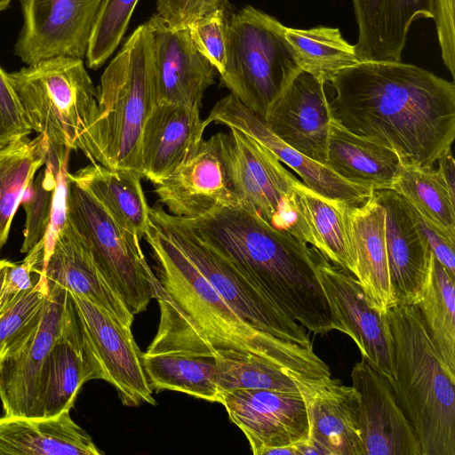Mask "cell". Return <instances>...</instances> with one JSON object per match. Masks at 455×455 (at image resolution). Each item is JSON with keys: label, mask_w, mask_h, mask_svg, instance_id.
<instances>
[{"label": "cell", "mask_w": 455, "mask_h": 455, "mask_svg": "<svg viewBox=\"0 0 455 455\" xmlns=\"http://www.w3.org/2000/svg\"><path fill=\"white\" fill-rule=\"evenodd\" d=\"M331 118L395 151L404 165L432 167L455 139V85L402 61H364L331 80Z\"/></svg>", "instance_id": "cell-1"}, {"label": "cell", "mask_w": 455, "mask_h": 455, "mask_svg": "<svg viewBox=\"0 0 455 455\" xmlns=\"http://www.w3.org/2000/svg\"><path fill=\"white\" fill-rule=\"evenodd\" d=\"M144 237L156 261L160 321L146 353L213 357L222 350L265 357L307 380L331 377L314 352L282 340L246 322L173 240L152 221Z\"/></svg>", "instance_id": "cell-2"}, {"label": "cell", "mask_w": 455, "mask_h": 455, "mask_svg": "<svg viewBox=\"0 0 455 455\" xmlns=\"http://www.w3.org/2000/svg\"><path fill=\"white\" fill-rule=\"evenodd\" d=\"M181 220L307 331L315 334L341 331L307 243L273 228L243 203L197 219Z\"/></svg>", "instance_id": "cell-3"}, {"label": "cell", "mask_w": 455, "mask_h": 455, "mask_svg": "<svg viewBox=\"0 0 455 455\" xmlns=\"http://www.w3.org/2000/svg\"><path fill=\"white\" fill-rule=\"evenodd\" d=\"M394 349L388 379L412 425L421 455H455V376L428 334L416 305L386 313Z\"/></svg>", "instance_id": "cell-4"}, {"label": "cell", "mask_w": 455, "mask_h": 455, "mask_svg": "<svg viewBox=\"0 0 455 455\" xmlns=\"http://www.w3.org/2000/svg\"><path fill=\"white\" fill-rule=\"evenodd\" d=\"M98 116L83 152L92 162L142 177L141 136L156 104L153 36L139 26L106 68L97 87Z\"/></svg>", "instance_id": "cell-5"}, {"label": "cell", "mask_w": 455, "mask_h": 455, "mask_svg": "<svg viewBox=\"0 0 455 455\" xmlns=\"http://www.w3.org/2000/svg\"><path fill=\"white\" fill-rule=\"evenodd\" d=\"M8 76L30 128L53 144L84 152L98 100L83 60L51 58Z\"/></svg>", "instance_id": "cell-6"}, {"label": "cell", "mask_w": 455, "mask_h": 455, "mask_svg": "<svg viewBox=\"0 0 455 455\" xmlns=\"http://www.w3.org/2000/svg\"><path fill=\"white\" fill-rule=\"evenodd\" d=\"M302 71L285 38V26L252 6L231 13L222 84L262 120L273 102Z\"/></svg>", "instance_id": "cell-7"}, {"label": "cell", "mask_w": 455, "mask_h": 455, "mask_svg": "<svg viewBox=\"0 0 455 455\" xmlns=\"http://www.w3.org/2000/svg\"><path fill=\"white\" fill-rule=\"evenodd\" d=\"M67 216L111 287L133 315L156 299L158 280L147 262L140 238L122 228L107 210L68 175Z\"/></svg>", "instance_id": "cell-8"}, {"label": "cell", "mask_w": 455, "mask_h": 455, "mask_svg": "<svg viewBox=\"0 0 455 455\" xmlns=\"http://www.w3.org/2000/svg\"><path fill=\"white\" fill-rule=\"evenodd\" d=\"M149 216L246 322L282 340L313 348L306 328L280 309L181 219L158 205L149 209Z\"/></svg>", "instance_id": "cell-9"}, {"label": "cell", "mask_w": 455, "mask_h": 455, "mask_svg": "<svg viewBox=\"0 0 455 455\" xmlns=\"http://www.w3.org/2000/svg\"><path fill=\"white\" fill-rule=\"evenodd\" d=\"M226 134L228 170L240 203L273 228L310 243L295 192L298 179L271 150L251 136L235 128Z\"/></svg>", "instance_id": "cell-10"}, {"label": "cell", "mask_w": 455, "mask_h": 455, "mask_svg": "<svg viewBox=\"0 0 455 455\" xmlns=\"http://www.w3.org/2000/svg\"><path fill=\"white\" fill-rule=\"evenodd\" d=\"M226 138L218 132L203 140L189 160L153 184L169 214L193 220L240 203L228 170Z\"/></svg>", "instance_id": "cell-11"}, {"label": "cell", "mask_w": 455, "mask_h": 455, "mask_svg": "<svg viewBox=\"0 0 455 455\" xmlns=\"http://www.w3.org/2000/svg\"><path fill=\"white\" fill-rule=\"evenodd\" d=\"M103 0H20L23 27L14 53L28 65L85 56Z\"/></svg>", "instance_id": "cell-12"}, {"label": "cell", "mask_w": 455, "mask_h": 455, "mask_svg": "<svg viewBox=\"0 0 455 455\" xmlns=\"http://www.w3.org/2000/svg\"><path fill=\"white\" fill-rule=\"evenodd\" d=\"M220 403L242 430L254 455H267L273 449L308 439V416L299 391H225Z\"/></svg>", "instance_id": "cell-13"}, {"label": "cell", "mask_w": 455, "mask_h": 455, "mask_svg": "<svg viewBox=\"0 0 455 455\" xmlns=\"http://www.w3.org/2000/svg\"><path fill=\"white\" fill-rule=\"evenodd\" d=\"M69 293L85 338L103 369L105 380L115 387L123 404L156 405L144 370L142 352L132 327L89 299Z\"/></svg>", "instance_id": "cell-14"}, {"label": "cell", "mask_w": 455, "mask_h": 455, "mask_svg": "<svg viewBox=\"0 0 455 455\" xmlns=\"http://www.w3.org/2000/svg\"><path fill=\"white\" fill-rule=\"evenodd\" d=\"M315 272L341 332L356 344L362 359L387 379L394 371V349L385 314L369 303L357 279L331 265L318 251Z\"/></svg>", "instance_id": "cell-15"}, {"label": "cell", "mask_w": 455, "mask_h": 455, "mask_svg": "<svg viewBox=\"0 0 455 455\" xmlns=\"http://www.w3.org/2000/svg\"><path fill=\"white\" fill-rule=\"evenodd\" d=\"M105 380L103 369L81 327L68 291L62 328L41 369L36 393V417L70 411L82 386Z\"/></svg>", "instance_id": "cell-16"}, {"label": "cell", "mask_w": 455, "mask_h": 455, "mask_svg": "<svg viewBox=\"0 0 455 455\" xmlns=\"http://www.w3.org/2000/svg\"><path fill=\"white\" fill-rule=\"evenodd\" d=\"M364 455H421L415 430L389 379L362 359L351 371Z\"/></svg>", "instance_id": "cell-17"}, {"label": "cell", "mask_w": 455, "mask_h": 455, "mask_svg": "<svg viewBox=\"0 0 455 455\" xmlns=\"http://www.w3.org/2000/svg\"><path fill=\"white\" fill-rule=\"evenodd\" d=\"M148 22L153 36L156 103L200 109L205 91L214 84V67L199 52L188 27H172L157 13Z\"/></svg>", "instance_id": "cell-18"}, {"label": "cell", "mask_w": 455, "mask_h": 455, "mask_svg": "<svg viewBox=\"0 0 455 455\" xmlns=\"http://www.w3.org/2000/svg\"><path fill=\"white\" fill-rule=\"evenodd\" d=\"M204 122L206 126L212 123L220 124L251 136L271 150L281 163L293 170L307 188L324 197L360 206L372 193L364 187L344 180L326 165L285 144L259 116L231 93L216 102Z\"/></svg>", "instance_id": "cell-19"}, {"label": "cell", "mask_w": 455, "mask_h": 455, "mask_svg": "<svg viewBox=\"0 0 455 455\" xmlns=\"http://www.w3.org/2000/svg\"><path fill=\"white\" fill-rule=\"evenodd\" d=\"M49 291L40 323L27 342L0 361V400L5 416L36 417L43 364L59 338L68 291L47 280Z\"/></svg>", "instance_id": "cell-20"}, {"label": "cell", "mask_w": 455, "mask_h": 455, "mask_svg": "<svg viewBox=\"0 0 455 455\" xmlns=\"http://www.w3.org/2000/svg\"><path fill=\"white\" fill-rule=\"evenodd\" d=\"M263 121L285 144L325 165L331 115L323 82L300 71Z\"/></svg>", "instance_id": "cell-21"}, {"label": "cell", "mask_w": 455, "mask_h": 455, "mask_svg": "<svg viewBox=\"0 0 455 455\" xmlns=\"http://www.w3.org/2000/svg\"><path fill=\"white\" fill-rule=\"evenodd\" d=\"M308 416V441L323 455H364L357 393L339 379L297 380Z\"/></svg>", "instance_id": "cell-22"}, {"label": "cell", "mask_w": 455, "mask_h": 455, "mask_svg": "<svg viewBox=\"0 0 455 455\" xmlns=\"http://www.w3.org/2000/svg\"><path fill=\"white\" fill-rule=\"evenodd\" d=\"M385 212V241L396 304L415 305L432 251L411 216L407 201L393 189L372 191Z\"/></svg>", "instance_id": "cell-23"}, {"label": "cell", "mask_w": 455, "mask_h": 455, "mask_svg": "<svg viewBox=\"0 0 455 455\" xmlns=\"http://www.w3.org/2000/svg\"><path fill=\"white\" fill-rule=\"evenodd\" d=\"M206 127L200 109L156 103L142 131V178L155 184L185 164L198 150Z\"/></svg>", "instance_id": "cell-24"}, {"label": "cell", "mask_w": 455, "mask_h": 455, "mask_svg": "<svg viewBox=\"0 0 455 455\" xmlns=\"http://www.w3.org/2000/svg\"><path fill=\"white\" fill-rule=\"evenodd\" d=\"M33 273L82 296L106 309L121 323L132 325L134 315L100 271L90 249L68 220L44 261H36Z\"/></svg>", "instance_id": "cell-25"}, {"label": "cell", "mask_w": 455, "mask_h": 455, "mask_svg": "<svg viewBox=\"0 0 455 455\" xmlns=\"http://www.w3.org/2000/svg\"><path fill=\"white\" fill-rule=\"evenodd\" d=\"M435 0H352L356 54L364 61H401L411 25L434 18Z\"/></svg>", "instance_id": "cell-26"}, {"label": "cell", "mask_w": 455, "mask_h": 455, "mask_svg": "<svg viewBox=\"0 0 455 455\" xmlns=\"http://www.w3.org/2000/svg\"><path fill=\"white\" fill-rule=\"evenodd\" d=\"M355 277L370 305L381 314L396 305L390 281L386 241L385 212L373 193L360 206L350 210Z\"/></svg>", "instance_id": "cell-27"}, {"label": "cell", "mask_w": 455, "mask_h": 455, "mask_svg": "<svg viewBox=\"0 0 455 455\" xmlns=\"http://www.w3.org/2000/svg\"><path fill=\"white\" fill-rule=\"evenodd\" d=\"M92 437L70 417H0V455H101Z\"/></svg>", "instance_id": "cell-28"}, {"label": "cell", "mask_w": 455, "mask_h": 455, "mask_svg": "<svg viewBox=\"0 0 455 455\" xmlns=\"http://www.w3.org/2000/svg\"><path fill=\"white\" fill-rule=\"evenodd\" d=\"M325 165L344 180L375 191L393 189L403 164L392 149L347 131L331 118Z\"/></svg>", "instance_id": "cell-29"}, {"label": "cell", "mask_w": 455, "mask_h": 455, "mask_svg": "<svg viewBox=\"0 0 455 455\" xmlns=\"http://www.w3.org/2000/svg\"><path fill=\"white\" fill-rule=\"evenodd\" d=\"M68 177L88 191L122 228L143 238L151 225L149 209L141 186V175L97 163Z\"/></svg>", "instance_id": "cell-30"}, {"label": "cell", "mask_w": 455, "mask_h": 455, "mask_svg": "<svg viewBox=\"0 0 455 455\" xmlns=\"http://www.w3.org/2000/svg\"><path fill=\"white\" fill-rule=\"evenodd\" d=\"M295 192L299 212L309 232L310 244L327 260L355 275L350 228V210L355 206L324 197L299 180L295 183Z\"/></svg>", "instance_id": "cell-31"}, {"label": "cell", "mask_w": 455, "mask_h": 455, "mask_svg": "<svg viewBox=\"0 0 455 455\" xmlns=\"http://www.w3.org/2000/svg\"><path fill=\"white\" fill-rule=\"evenodd\" d=\"M142 363L152 389L177 391L208 402H220L213 357L145 352Z\"/></svg>", "instance_id": "cell-32"}, {"label": "cell", "mask_w": 455, "mask_h": 455, "mask_svg": "<svg viewBox=\"0 0 455 455\" xmlns=\"http://www.w3.org/2000/svg\"><path fill=\"white\" fill-rule=\"evenodd\" d=\"M454 277L432 252L429 268L415 305L439 355L455 376Z\"/></svg>", "instance_id": "cell-33"}, {"label": "cell", "mask_w": 455, "mask_h": 455, "mask_svg": "<svg viewBox=\"0 0 455 455\" xmlns=\"http://www.w3.org/2000/svg\"><path fill=\"white\" fill-rule=\"evenodd\" d=\"M285 38L299 68L324 84L330 83L340 71L362 62L355 45L347 43L337 28L285 27Z\"/></svg>", "instance_id": "cell-34"}, {"label": "cell", "mask_w": 455, "mask_h": 455, "mask_svg": "<svg viewBox=\"0 0 455 455\" xmlns=\"http://www.w3.org/2000/svg\"><path fill=\"white\" fill-rule=\"evenodd\" d=\"M45 140L38 135L0 147V251L6 243L13 216L36 172L44 164Z\"/></svg>", "instance_id": "cell-35"}, {"label": "cell", "mask_w": 455, "mask_h": 455, "mask_svg": "<svg viewBox=\"0 0 455 455\" xmlns=\"http://www.w3.org/2000/svg\"><path fill=\"white\" fill-rule=\"evenodd\" d=\"M220 393L239 389L299 391L297 380H307L265 357L235 350L213 356Z\"/></svg>", "instance_id": "cell-36"}, {"label": "cell", "mask_w": 455, "mask_h": 455, "mask_svg": "<svg viewBox=\"0 0 455 455\" xmlns=\"http://www.w3.org/2000/svg\"><path fill=\"white\" fill-rule=\"evenodd\" d=\"M393 190L424 220L455 240V196L437 169L403 164Z\"/></svg>", "instance_id": "cell-37"}, {"label": "cell", "mask_w": 455, "mask_h": 455, "mask_svg": "<svg viewBox=\"0 0 455 455\" xmlns=\"http://www.w3.org/2000/svg\"><path fill=\"white\" fill-rule=\"evenodd\" d=\"M44 274H38L32 288L21 292L0 314V361L20 349L36 330L48 296Z\"/></svg>", "instance_id": "cell-38"}, {"label": "cell", "mask_w": 455, "mask_h": 455, "mask_svg": "<svg viewBox=\"0 0 455 455\" xmlns=\"http://www.w3.org/2000/svg\"><path fill=\"white\" fill-rule=\"evenodd\" d=\"M139 0H103L86 51L87 66L100 68L121 42Z\"/></svg>", "instance_id": "cell-39"}, {"label": "cell", "mask_w": 455, "mask_h": 455, "mask_svg": "<svg viewBox=\"0 0 455 455\" xmlns=\"http://www.w3.org/2000/svg\"><path fill=\"white\" fill-rule=\"evenodd\" d=\"M57 175L48 167L39 172L27 188L20 204L26 212L22 253L42 242L51 222Z\"/></svg>", "instance_id": "cell-40"}, {"label": "cell", "mask_w": 455, "mask_h": 455, "mask_svg": "<svg viewBox=\"0 0 455 455\" xmlns=\"http://www.w3.org/2000/svg\"><path fill=\"white\" fill-rule=\"evenodd\" d=\"M230 15L218 10L188 26L196 46L220 74L227 60V26Z\"/></svg>", "instance_id": "cell-41"}, {"label": "cell", "mask_w": 455, "mask_h": 455, "mask_svg": "<svg viewBox=\"0 0 455 455\" xmlns=\"http://www.w3.org/2000/svg\"><path fill=\"white\" fill-rule=\"evenodd\" d=\"M31 131L8 73L0 66V147L28 137Z\"/></svg>", "instance_id": "cell-42"}, {"label": "cell", "mask_w": 455, "mask_h": 455, "mask_svg": "<svg viewBox=\"0 0 455 455\" xmlns=\"http://www.w3.org/2000/svg\"><path fill=\"white\" fill-rule=\"evenodd\" d=\"M156 10L157 14L175 28L188 27L218 10L231 14L228 0H156Z\"/></svg>", "instance_id": "cell-43"}, {"label": "cell", "mask_w": 455, "mask_h": 455, "mask_svg": "<svg viewBox=\"0 0 455 455\" xmlns=\"http://www.w3.org/2000/svg\"><path fill=\"white\" fill-rule=\"evenodd\" d=\"M44 247V240L36 244L25 259L13 263L5 273L0 294V314L10 307L12 301L23 291L33 287L35 281L31 278L32 268L38 260Z\"/></svg>", "instance_id": "cell-44"}, {"label": "cell", "mask_w": 455, "mask_h": 455, "mask_svg": "<svg viewBox=\"0 0 455 455\" xmlns=\"http://www.w3.org/2000/svg\"><path fill=\"white\" fill-rule=\"evenodd\" d=\"M433 19L435 20L442 59L455 78L454 0H435Z\"/></svg>", "instance_id": "cell-45"}, {"label": "cell", "mask_w": 455, "mask_h": 455, "mask_svg": "<svg viewBox=\"0 0 455 455\" xmlns=\"http://www.w3.org/2000/svg\"><path fill=\"white\" fill-rule=\"evenodd\" d=\"M68 164H65L57 175L51 222L44 239V247L37 261H44L50 255L59 235L68 223L67 190Z\"/></svg>", "instance_id": "cell-46"}, {"label": "cell", "mask_w": 455, "mask_h": 455, "mask_svg": "<svg viewBox=\"0 0 455 455\" xmlns=\"http://www.w3.org/2000/svg\"><path fill=\"white\" fill-rule=\"evenodd\" d=\"M410 209L415 225L425 236L435 259L455 276V240L424 220L411 205Z\"/></svg>", "instance_id": "cell-47"}, {"label": "cell", "mask_w": 455, "mask_h": 455, "mask_svg": "<svg viewBox=\"0 0 455 455\" xmlns=\"http://www.w3.org/2000/svg\"><path fill=\"white\" fill-rule=\"evenodd\" d=\"M437 171L441 174L450 193L455 196V160L451 149L448 150L438 160Z\"/></svg>", "instance_id": "cell-48"}, {"label": "cell", "mask_w": 455, "mask_h": 455, "mask_svg": "<svg viewBox=\"0 0 455 455\" xmlns=\"http://www.w3.org/2000/svg\"><path fill=\"white\" fill-rule=\"evenodd\" d=\"M13 263L7 259H0V294L7 268Z\"/></svg>", "instance_id": "cell-49"}, {"label": "cell", "mask_w": 455, "mask_h": 455, "mask_svg": "<svg viewBox=\"0 0 455 455\" xmlns=\"http://www.w3.org/2000/svg\"><path fill=\"white\" fill-rule=\"evenodd\" d=\"M11 1L12 0H0V12L9 6Z\"/></svg>", "instance_id": "cell-50"}]
</instances>
